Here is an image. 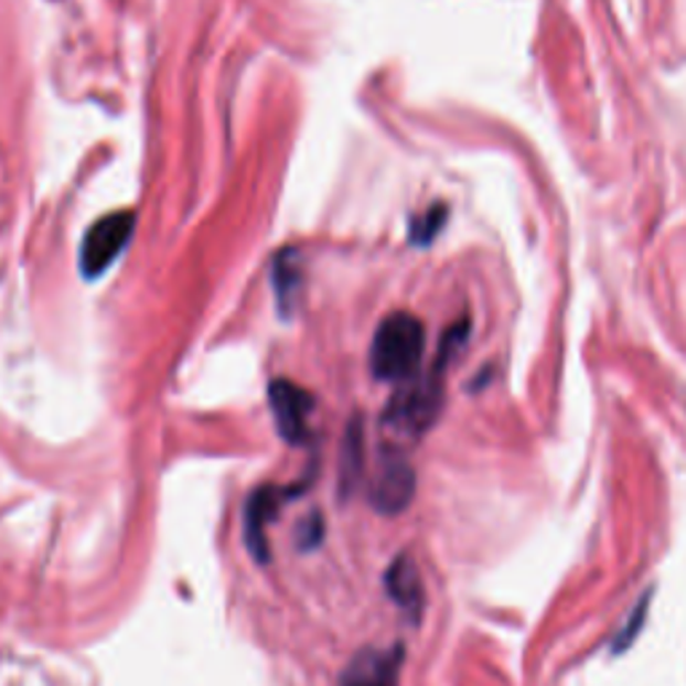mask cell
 <instances>
[{"label":"cell","mask_w":686,"mask_h":686,"mask_svg":"<svg viewBox=\"0 0 686 686\" xmlns=\"http://www.w3.org/2000/svg\"><path fill=\"white\" fill-rule=\"evenodd\" d=\"M424 324L408 311H395L378 324L371 343V371L378 382H414L421 367Z\"/></svg>","instance_id":"cell-1"},{"label":"cell","mask_w":686,"mask_h":686,"mask_svg":"<svg viewBox=\"0 0 686 686\" xmlns=\"http://www.w3.org/2000/svg\"><path fill=\"white\" fill-rule=\"evenodd\" d=\"M461 341H464V328L448 330L435 371L429 373V376L408 382V386H405L403 392H397L395 400L389 403L386 424H392L397 432L419 438V435L427 432V429L435 424V419H438L442 408V371H446L448 360H451V354L457 352Z\"/></svg>","instance_id":"cell-2"},{"label":"cell","mask_w":686,"mask_h":686,"mask_svg":"<svg viewBox=\"0 0 686 686\" xmlns=\"http://www.w3.org/2000/svg\"><path fill=\"white\" fill-rule=\"evenodd\" d=\"M137 215L132 210H118L99 217L84 234L78 249V268L86 279H97L116 264L118 255L132 242Z\"/></svg>","instance_id":"cell-3"},{"label":"cell","mask_w":686,"mask_h":686,"mask_svg":"<svg viewBox=\"0 0 686 686\" xmlns=\"http://www.w3.org/2000/svg\"><path fill=\"white\" fill-rule=\"evenodd\" d=\"M416 494V472L403 453L389 451L378 461L376 478L371 485V502L378 513L400 515L410 507Z\"/></svg>","instance_id":"cell-4"},{"label":"cell","mask_w":686,"mask_h":686,"mask_svg":"<svg viewBox=\"0 0 686 686\" xmlns=\"http://www.w3.org/2000/svg\"><path fill=\"white\" fill-rule=\"evenodd\" d=\"M268 405H271L274 424L290 446H301L309 440V416L314 410V397L303 386L277 378L268 386Z\"/></svg>","instance_id":"cell-5"},{"label":"cell","mask_w":686,"mask_h":686,"mask_svg":"<svg viewBox=\"0 0 686 686\" xmlns=\"http://www.w3.org/2000/svg\"><path fill=\"white\" fill-rule=\"evenodd\" d=\"M403 660V646L363 649L341 673V686H397Z\"/></svg>","instance_id":"cell-6"},{"label":"cell","mask_w":686,"mask_h":686,"mask_svg":"<svg viewBox=\"0 0 686 686\" xmlns=\"http://www.w3.org/2000/svg\"><path fill=\"white\" fill-rule=\"evenodd\" d=\"M296 489H277V485H264V489L255 491L247 502V515H245V539L249 553L255 555V560L266 564L271 558V550H268V536L266 528L268 523L277 517L279 510L287 499L298 496L292 494Z\"/></svg>","instance_id":"cell-7"},{"label":"cell","mask_w":686,"mask_h":686,"mask_svg":"<svg viewBox=\"0 0 686 686\" xmlns=\"http://www.w3.org/2000/svg\"><path fill=\"white\" fill-rule=\"evenodd\" d=\"M384 585L389 598L400 607L403 614L408 617L414 625H419L424 617V607H427V596H424L419 566H416V560L410 558L408 553H403L400 558L392 560V566L384 574Z\"/></svg>","instance_id":"cell-8"},{"label":"cell","mask_w":686,"mask_h":686,"mask_svg":"<svg viewBox=\"0 0 686 686\" xmlns=\"http://www.w3.org/2000/svg\"><path fill=\"white\" fill-rule=\"evenodd\" d=\"M271 285H274V298H277V306L282 314H292V309L298 306V298H301V287H303V274L301 264H298V253L296 249H285L282 255H277L271 268Z\"/></svg>","instance_id":"cell-9"},{"label":"cell","mask_w":686,"mask_h":686,"mask_svg":"<svg viewBox=\"0 0 686 686\" xmlns=\"http://www.w3.org/2000/svg\"><path fill=\"white\" fill-rule=\"evenodd\" d=\"M365 467V442H363V424L352 421L349 424L346 440H343V453H341V496L346 499L357 489L360 478H363Z\"/></svg>","instance_id":"cell-10"},{"label":"cell","mask_w":686,"mask_h":686,"mask_svg":"<svg viewBox=\"0 0 686 686\" xmlns=\"http://www.w3.org/2000/svg\"><path fill=\"white\" fill-rule=\"evenodd\" d=\"M446 217H448V210L442 207V204L429 207L424 215L416 217L414 226H410V239H414L416 245H429V242L440 234L442 226H446Z\"/></svg>","instance_id":"cell-11"},{"label":"cell","mask_w":686,"mask_h":686,"mask_svg":"<svg viewBox=\"0 0 686 686\" xmlns=\"http://www.w3.org/2000/svg\"><path fill=\"white\" fill-rule=\"evenodd\" d=\"M646 611H649V596L641 598V603H639V607H635L633 614H630V620L625 622V630H622V633L614 639V646H611V649H614V654L625 652V649L630 646V641H633L635 635H639V630H641V625H644V620H646Z\"/></svg>","instance_id":"cell-12"},{"label":"cell","mask_w":686,"mask_h":686,"mask_svg":"<svg viewBox=\"0 0 686 686\" xmlns=\"http://www.w3.org/2000/svg\"><path fill=\"white\" fill-rule=\"evenodd\" d=\"M322 536V517L320 515H311L309 521H306L303 532H301V539H303V547H314L317 542H320Z\"/></svg>","instance_id":"cell-13"}]
</instances>
